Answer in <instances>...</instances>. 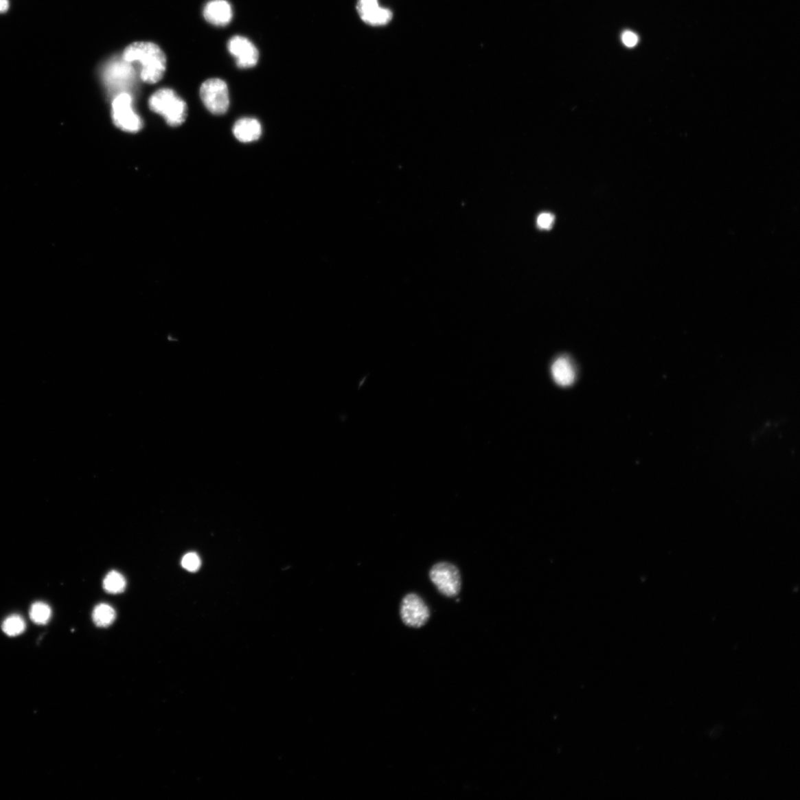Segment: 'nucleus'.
I'll use <instances>...</instances> for the list:
<instances>
[{
	"instance_id": "nucleus-1",
	"label": "nucleus",
	"mask_w": 800,
	"mask_h": 800,
	"mask_svg": "<svg viewBox=\"0 0 800 800\" xmlns=\"http://www.w3.org/2000/svg\"><path fill=\"white\" fill-rule=\"evenodd\" d=\"M122 58L131 64L138 62L140 65V78L146 83H157L164 76L166 56L162 49L153 43L136 42L130 44L124 50Z\"/></svg>"
},
{
	"instance_id": "nucleus-18",
	"label": "nucleus",
	"mask_w": 800,
	"mask_h": 800,
	"mask_svg": "<svg viewBox=\"0 0 800 800\" xmlns=\"http://www.w3.org/2000/svg\"><path fill=\"white\" fill-rule=\"evenodd\" d=\"M555 218L552 214L542 213L539 215L536 224L542 230H550L554 223Z\"/></svg>"
},
{
	"instance_id": "nucleus-6",
	"label": "nucleus",
	"mask_w": 800,
	"mask_h": 800,
	"mask_svg": "<svg viewBox=\"0 0 800 800\" xmlns=\"http://www.w3.org/2000/svg\"><path fill=\"white\" fill-rule=\"evenodd\" d=\"M203 104L212 114L221 115L227 113L230 105L229 88L227 82L213 78L204 82L201 89Z\"/></svg>"
},
{
	"instance_id": "nucleus-11",
	"label": "nucleus",
	"mask_w": 800,
	"mask_h": 800,
	"mask_svg": "<svg viewBox=\"0 0 800 800\" xmlns=\"http://www.w3.org/2000/svg\"><path fill=\"white\" fill-rule=\"evenodd\" d=\"M551 374L558 385L568 387L575 382L577 372L569 357L563 356L558 357L552 364Z\"/></svg>"
},
{
	"instance_id": "nucleus-10",
	"label": "nucleus",
	"mask_w": 800,
	"mask_h": 800,
	"mask_svg": "<svg viewBox=\"0 0 800 800\" xmlns=\"http://www.w3.org/2000/svg\"><path fill=\"white\" fill-rule=\"evenodd\" d=\"M203 15L209 23L225 26L232 20V7L227 0H212L205 6Z\"/></svg>"
},
{
	"instance_id": "nucleus-20",
	"label": "nucleus",
	"mask_w": 800,
	"mask_h": 800,
	"mask_svg": "<svg viewBox=\"0 0 800 800\" xmlns=\"http://www.w3.org/2000/svg\"><path fill=\"white\" fill-rule=\"evenodd\" d=\"M9 8L8 0H0V14L5 13Z\"/></svg>"
},
{
	"instance_id": "nucleus-9",
	"label": "nucleus",
	"mask_w": 800,
	"mask_h": 800,
	"mask_svg": "<svg viewBox=\"0 0 800 800\" xmlns=\"http://www.w3.org/2000/svg\"><path fill=\"white\" fill-rule=\"evenodd\" d=\"M356 10L361 20L372 26H382L389 23L393 13L389 9L381 8L378 0H358Z\"/></svg>"
},
{
	"instance_id": "nucleus-3",
	"label": "nucleus",
	"mask_w": 800,
	"mask_h": 800,
	"mask_svg": "<svg viewBox=\"0 0 800 800\" xmlns=\"http://www.w3.org/2000/svg\"><path fill=\"white\" fill-rule=\"evenodd\" d=\"M102 78L111 94L129 93L137 82V71L133 64L124 59H113L102 69Z\"/></svg>"
},
{
	"instance_id": "nucleus-4",
	"label": "nucleus",
	"mask_w": 800,
	"mask_h": 800,
	"mask_svg": "<svg viewBox=\"0 0 800 800\" xmlns=\"http://www.w3.org/2000/svg\"><path fill=\"white\" fill-rule=\"evenodd\" d=\"M429 578L440 594L448 597H456L462 587L460 572L454 564L440 562L429 571Z\"/></svg>"
},
{
	"instance_id": "nucleus-17",
	"label": "nucleus",
	"mask_w": 800,
	"mask_h": 800,
	"mask_svg": "<svg viewBox=\"0 0 800 800\" xmlns=\"http://www.w3.org/2000/svg\"><path fill=\"white\" fill-rule=\"evenodd\" d=\"M182 567L190 572L198 571L201 567V560L194 552L187 553L182 559Z\"/></svg>"
},
{
	"instance_id": "nucleus-5",
	"label": "nucleus",
	"mask_w": 800,
	"mask_h": 800,
	"mask_svg": "<svg viewBox=\"0 0 800 800\" xmlns=\"http://www.w3.org/2000/svg\"><path fill=\"white\" fill-rule=\"evenodd\" d=\"M112 118L122 130L137 133L143 128V121L133 108V98L130 93H121L112 102Z\"/></svg>"
},
{
	"instance_id": "nucleus-15",
	"label": "nucleus",
	"mask_w": 800,
	"mask_h": 800,
	"mask_svg": "<svg viewBox=\"0 0 800 800\" xmlns=\"http://www.w3.org/2000/svg\"><path fill=\"white\" fill-rule=\"evenodd\" d=\"M52 615L50 606L43 602H35L30 609V617L36 624H46L50 620Z\"/></svg>"
},
{
	"instance_id": "nucleus-14",
	"label": "nucleus",
	"mask_w": 800,
	"mask_h": 800,
	"mask_svg": "<svg viewBox=\"0 0 800 800\" xmlns=\"http://www.w3.org/2000/svg\"><path fill=\"white\" fill-rule=\"evenodd\" d=\"M103 588L109 594H119L124 592L126 587V580L122 574L117 571H110L103 580Z\"/></svg>"
},
{
	"instance_id": "nucleus-8",
	"label": "nucleus",
	"mask_w": 800,
	"mask_h": 800,
	"mask_svg": "<svg viewBox=\"0 0 800 800\" xmlns=\"http://www.w3.org/2000/svg\"><path fill=\"white\" fill-rule=\"evenodd\" d=\"M228 49L240 69L254 67L258 62L259 52L247 37L233 36L229 41Z\"/></svg>"
},
{
	"instance_id": "nucleus-2",
	"label": "nucleus",
	"mask_w": 800,
	"mask_h": 800,
	"mask_svg": "<svg viewBox=\"0 0 800 800\" xmlns=\"http://www.w3.org/2000/svg\"><path fill=\"white\" fill-rule=\"evenodd\" d=\"M148 104L150 110L162 115L172 127L182 125L186 119V103L172 89L158 90L150 98Z\"/></svg>"
},
{
	"instance_id": "nucleus-7",
	"label": "nucleus",
	"mask_w": 800,
	"mask_h": 800,
	"mask_svg": "<svg viewBox=\"0 0 800 800\" xmlns=\"http://www.w3.org/2000/svg\"><path fill=\"white\" fill-rule=\"evenodd\" d=\"M400 614L402 623L413 628L424 626L431 616L430 609L425 601L414 593L404 597L400 604Z\"/></svg>"
},
{
	"instance_id": "nucleus-13",
	"label": "nucleus",
	"mask_w": 800,
	"mask_h": 800,
	"mask_svg": "<svg viewBox=\"0 0 800 800\" xmlns=\"http://www.w3.org/2000/svg\"><path fill=\"white\" fill-rule=\"evenodd\" d=\"M116 616V611L114 608L106 604L98 605L94 608L92 613V619L94 624L101 628L110 626L115 622Z\"/></svg>"
},
{
	"instance_id": "nucleus-16",
	"label": "nucleus",
	"mask_w": 800,
	"mask_h": 800,
	"mask_svg": "<svg viewBox=\"0 0 800 800\" xmlns=\"http://www.w3.org/2000/svg\"><path fill=\"white\" fill-rule=\"evenodd\" d=\"M5 635L10 637L20 635L24 632L25 623L23 617L19 615H12L7 617L2 625Z\"/></svg>"
},
{
	"instance_id": "nucleus-12",
	"label": "nucleus",
	"mask_w": 800,
	"mask_h": 800,
	"mask_svg": "<svg viewBox=\"0 0 800 800\" xmlns=\"http://www.w3.org/2000/svg\"><path fill=\"white\" fill-rule=\"evenodd\" d=\"M233 133L240 142L251 143L261 137L262 126L255 118H242L234 124Z\"/></svg>"
},
{
	"instance_id": "nucleus-19",
	"label": "nucleus",
	"mask_w": 800,
	"mask_h": 800,
	"mask_svg": "<svg viewBox=\"0 0 800 800\" xmlns=\"http://www.w3.org/2000/svg\"><path fill=\"white\" fill-rule=\"evenodd\" d=\"M622 41L628 48H633L638 43V36L632 32L626 31L622 35Z\"/></svg>"
}]
</instances>
